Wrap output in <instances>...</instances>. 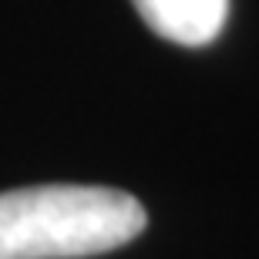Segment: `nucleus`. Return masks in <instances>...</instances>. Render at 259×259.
<instances>
[{"label":"nucleus","mask_w":259,"mask_h":259,"mask_svg":"<svg viewBox=\"0 0 259 259\" xmlns=\"http://www.w3.org/2000/svg\"><path fill=\"white\" fill-rule=\"evenodd\" d=\"M155 34L182 48H205L229 17V0H132Z\"/></svg>","instance_id":"f03ea898"},{"label":"nucleus","mask_w":259,"mask_h":259,"mask_svg":"<svg viewBox=\"0 0 259 259\" xmlns=\"http://www.w3.org/2000/svg\"><path fill=\"white\" fill-rule=\"evenodd\" d=\"M148 226L135 195L108 185H27L0 192V259H84Z\"/></svg>","instance_id":"f257e3e1"}]
</instances>
